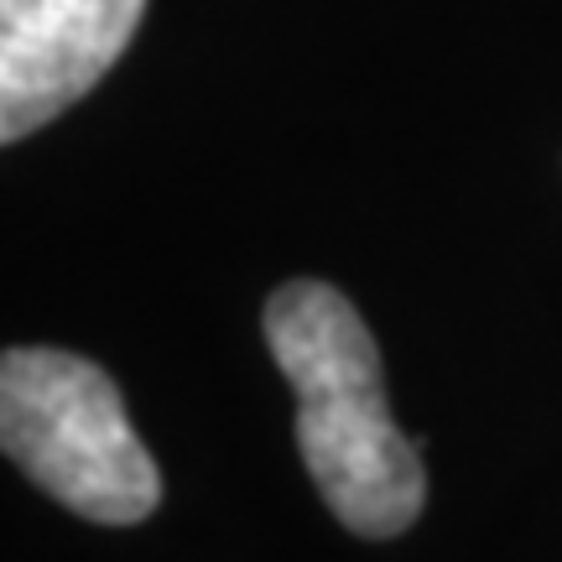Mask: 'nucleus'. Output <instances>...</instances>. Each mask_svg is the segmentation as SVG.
<instances>
[{
  "mask_svg": "<svg viewBox=\"0 0 562 562\" xmlns=\"http://www.w3.org/2000/svg\"><path fill=\"white\" fill-rule=\"evenodd\" d=\"M146 0H0V146L79 104L121 63Z\"/></svg>",
  "mask_w": 562,
  "mask_h": 562,
  "instance_id": "nucleus-3",
  "label": "nucleus"
},
{
  "mask_svg": "<svg viewBox=\"0 0 562 562\" xmlns=\"http://www.w3.org/2000/svg\"><path fill=\"white\" fill-rule=\"evenodd\" d=\"M0 453L94 526H136L161 501L121 385L68 349H0Z\"/></svg>",
  "mask_w": 562,
  "mask_h": 562,
  "instance_id": "nucleus-2",
  "label": "nucleus"
},
{
  "mask_svg": "<svg viewBox=\"0 0 562 562\" xmlns=\"http://www.w3.org/2000/svg\"><path fill=\"white\" fill-rule=\"evenodd\" d=\"M266 349L297 391V448L323 505L355 537H402L427 505V474L385 406L381 349L328 281H286L261 313Z\"/></svg>",
  "mask_w": 562,
  "mask_h": 562,
  "instance_id": "nucleus-1",
  "label": "nucleus"
}]
</instances>
